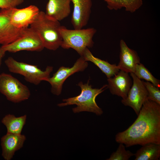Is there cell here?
Here are the masks:
<instances>
[{"label": "cell", "mask_w": 160, "mask_h": 160, "mask_svg": "<svg viewBox=\"0 0 160 160\" xmlns=\"http://www.w3.org/2000/svg\"><path fill=\"white\" fill-rule=\"evenodd\" d=\"M137 116L127 129L116 135V141L126 147L149 143L160 144V105L147 98Z\"/></svg>", "instance_id": "1"}, {"label": "cell", "mask_w": 160, "mask_h": 160, "mask_svg": "<svg viewBox=\"0 0 160 160\" xmlns=\"http://www.w3.org/2000/svg\"><path fill=\"white\" fill-rule=\"evenodd\" d=\"M61 26L59 21L49 17L42 11H40L30 25L40 37L44 48L53 51L58 49L61 44Z\"/></svg>", "instance_id": "2"}, {"label": "cell", "mask_w": 160, "mask_h": 160, "mask_svg": "<svg viewBox=\"0 0 160 160\" xmlns=\"http://www.w3.org/2000/svg\"><path fill=\"white\" fill-rule=\"evenodd\" d=\"M89 83V80L86 84L79 82L78 85L81 89V93L77 96L63 99L64 103H59L57 105L61 107L76 105V107L72 109L74 113L88 111L94 113L97 116L102 115L103 111L97 104L95 99L99 95L108 88V85H104L100 89L93 88Z\"/></svg>", "instance_id": "3"}, {"label": "cell", "mask_w": 160, "mask_h": 160, "mask_svg": "<svg viewBox=\"0 0 160 160\" xmlns=\"http://www.w3.org/2000/svg\"><path fill=\"white\" fill-rule=\"evenodd\" d=\"M96 31L93 28L72 30L61 26L60 32L62 41L60 47L64 49H73L81 56L87 48L93 46V38Z\"/></svg>", "instance_id": "4"}, {"label": "cell", "mask_w": 160, "mask_h": 160, "mask_svg": "<svg viewBox=\"0 0 160 160\" xmlns=\"http://www.w3.org/2000/svg\"><path fill=\"white\" fill-rule=\"evenodd\" d=\"M4 63L10 72L23 76L27 81L35 85L49 78L53 69L52 67L48 66L45 70L42 71L36 65L19 62L11 57H8Z\"/></svg>", "instance_id": "5"}, {"label": "cell", "mask_w": 160, "mask_h": 160, "mask_svg": "<svg viewBox=\"0 0 160 160\" xmlns=\"http://www.w3.org/2000/svg\"><path fill=\"white\" fill-rule=\"evenodd\" d=\"M0 92L14 103L27 100L31 95L28 87L12 75L4 73L0 74Z\"/></svg>", "instance_id": "6"}, {"label": "cell", "mask_w": 160, "mask_h": 160, "mask_svg": "<svg viewBox=\"0 0 160 160\" xmlns=\"http://www.w3.org/2000/svg\"><path fill=\"white\" fill-rule=\"evenodd\" d=\"M1 47L6 52L12 53L22 51L40 52L44 48L39 36L30 27L25 28L21 36L13 42Z\"/></svg>", "instance_id": "7"}, {"label": "cell", "mask_w": 160, "mask_h": 160, "mask_svg": "<svg viewBox=\"0 0 160 160\" xmlns=\"http://www.w3.org/2000/svg\"><path fill=\"white\" fill-rule=\"evenodd\" d=\"M88 66L87 61L81 56L72 67H60L51 77H50L46 80L51 85V92L54 95H60L65 80L74 73L84 71Z\"/></svg>", "instance_id": "8"}, {"label": "cell", "mask_w": 160, "mask_h": 160, "mask_svg": "<svg viewBox=\"0 0 160 160\" xmlns=\"http://www.w3.org/2000/svg\"><path fill=\"white\" fill-rule=\"evenodd\" d=\"M133 79L132 85L126 98L121 100L125 106L131 107L138 115L141 107L147 98L148 92L143 81L133 73H130Z\"/></svg>", "instance_id": "9"}, {"label": "cell", "mask_w": 160, "mask_h": 160, "mask_svg": "<svg viewBox=\"0 0 160 160\" xmlns=\"http://www.w3.org/2000/svg\"><path fill=\"white\" fill-rule=\"evenodd\" d=\"M12 8L0 10V44L2 46L9 44L19 38L25 28H17L11 23Z\"/></svg>", "instance_id": "10"}, {"label": "cell", "mask_w": 160, "mask_h": 160, "mask_svg": "<svg viewBox=\"0 0 160 160\" xmlns=\"http://www.w3.org/2000/svg\"><path fill=\"white\" fill-rule=\"evenodd\" d=\"M40 11L37 7L33 5L22 9L12 8L10 17L11 23L18 28L23 29L28 27L34 21Z\"/></svg>", "instance_id": "11"}, {"label": "cell", "mask_w": 160, "mask_h": 160, "mask_svg": "<svg viewBox=\"0 0 160 160\" xmlns=\"http://www.w3.org/2000/svg\"><path fill=\"white\" fill-rule=\"evenodd\" d=\"M73 5L71 23L74 29L83 28L89 20L92 5V0H71Z\"/></svg>", "instance_id": "12"}, {"label": "cell", "mask_w": 160, "mask_h": 160, "mask_svg": "<svg viewBox=\"0 0 160 160\" xmlns=\"http://www.w3.org/2000/svg\"><path fill=\"white\" fill-rule=\"evenodd\" d=\"M108 87L113 95L121 97L122 99L126 98L132 84L128 73L120 70L115 75L108 78Z\"/></svg>", "instance_id": "13"}, {"label": "cell", "mask_w": 160, "mask_h": 160, "mask_svg": "<svg viewBox=\"0 0 160 160\" xmlns=\"http://www.w3.org/2000/svg\"><path fill=\"white\" fill-rule=\"evenodd\" d=\"M119 62L117 66L120 70L128 73H134L136 65L140 63L137 52L129 48L124 41H120Z\"/></svg>", "instance_id": "14"}, {"label": "cell", "mask_w": 160, "mask_h": 160, "mask_svg": "<svg viewBox=\"0 0 160 160\" xmlns=\"http://www.w3.org/2000/svg\"><path fill=\"white\" fill-rule=\"evenodd\" d=\"M26 139L24 135L7 132L1 140L3 158L5 160H11L15 152L23 147Z\"/></svg>", "instance_id": "15"}, {"label": "cell", "mask_w": 160, "mask_h": 160, "mask_svg": "<svg viewBox=\"0 0 160 160\" xmlns=\"http://www.w3.org/2000/svg\"><path fill=\"white\" fill-rule=\"evenodd\" d=\"M71 0H48L46 15L58 21L68 17L71 13Z\"/></svg>", "instance_id": "16"}, {"label": "cell", "mask_w": 160, "mask_h": 160, "mask_svg": "<svg viewBox=\"0 0 160 160\" xmlns=\"http://www.w3.org/2000/svg\"><path fill=\"white\" fill-rule=\"evenodd\" d=\"M82 56L86 61H90L97 66L106 76L108 78L116 74L120 71L116 64H111L107 61L95 57L88 48L84 51Z\"/></svg>", "instance_id": "17"}, {"label": "cell", "mask_w": 160, "mask_h": 160, "mask_svg": "<svg viewBox=\"0 0 160 160\" xmlns=\"http://www.w3.org/2000/svg\"><path fill=\"white\" fill-rule=\"evenodd\" d=\"M134 153L135 160H159L160 144L149 143L142 146Z\"/></svg>", "instance_id": "18"}, {"label": "cell", "mask_w": 160, "mask_h": 160, "mask_svg": "<svg viewBox=\"0 0 160 160\" xmlns=\"http://www.w3.org/2000/svg\"><path fill=\"white\" fill-rule=\"evenodd\" d=\"M26 118V115L16 117L14 115L8 114L2 118L1 121L6 127L7 133L20 134L25 124Z\"/></svg>", "instance_id": "19"}, {"label": "cell", "mask_w": 160, "mask_h": 160, "mask_svg": "<svg viewBox=\"0 0 160 160\" xmlns=\"http://www.w3.org/2000/svg\"><path fill=\"white\" fill-rule=\"evenodd\" d=\"M107 7L110 10H117L124 8L125 10L134 13L140 8L143 4V0H104Z\"/></svg>", "instance_id": "20"}, {"label": "cell", "mask_w": 160, "mask_h": 160, "mask_svg": "<svg viewBox=\"0 0 160 160\" xmlns=\"http://www.w3.org/2000/svg\"><path fill=\"white\" fill-rule=\"evenodd\" d=\"M134 73L139 79H144L160 88V80L155 78L143 64H137Z\"/></svg>", "instance_id": "21"}, {"label": "cell", "mask_w": 160, "mask_h": 160, "mask_svg": "<svg viewBox=\"0 0 160 160\" xmlns=\"http://www.w3.org/2000/svg\"><path fill=\"white\" fill-rule=\"evenodd\" d=\"M134 153L126 149L125 145L122 143L119 145L115 151L113 152L107 160H128Z\"/></svg>", "instance_id": "22"}, {"label": "cell", "mask_w": 160, "mask_h": 160, "mask_svg": "<svg viewBox=\"0 0 160 160\" xmlns=\"http://www.w3.org/2000/svg\"><path fill=\"white\" fill-rule=\"evenodd\" d=\"M143 82L148 92L147 98L160 105V88L148 81Z\"/></svg>", "instance_id": "23"}, {"label": "cell", "mask_w": 160, "mask_h": 160, "mask_svg": "<svg viewBox=\"0 0 160 160\" xmlns=\"http://www.w3.org/2000/svg\"><path fill=\"white\" fill-rule=\"evenodd\" d=\"M24 1V0H0V8L9 9L16 7Z\"/></svg>", "instance_id": "24"}, {"label": "cell", "mask_w": 160, "mask_h": 160, "mask_svg": "<svg viewBox=\"0 0 160 160\" xmlns=\"http://www.w3.org/2000/svg\"><path fill=\"white\" fill-rule=\"evenodd\" d=\"M6 52L1 47H0V66L1 64L2 59L5 55Z\"/></svg>", "instance_id": "25"}]
</instances>
